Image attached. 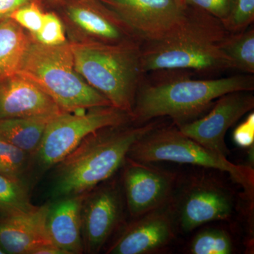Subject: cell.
Wrapping results in <instances>:
<instances>
[{"label": "cell", "instance_id": "cell-26", "mask_svg": "<svg viewBox=\"0 0 254 254\" xmlns=\"http://www.w3.org/2000/svg\"><path fill=\"white\" fill-rule=\"evenodd\" d=\"M44 14L39 3L34 0L16 10L10 15L9 18L23 29L29 31L32 36L41 29Z\"/></svg>", "mask_w": 254, "mask_h": 254}, {"label": "cell", "instance_id": "cell-4", "mask_svg": "<svg viewBox=\"0 0 254 254\" xmlns=\"http://www.w3.org/2000/svg\"><path fill=\"white\" fill-rule=\"evenodd\" d=\"M141 42L106 43L88 39L70 43L78 74L112 106L131 114L144 72Z\"/></svg>", "mask_w": 254, "mask_h": 254}, {"label": "cell", "instance_id": "cell-17", "mask_svg": "<svg viewBox=\"0 0 254 254\" xmlns=\"http://www.w3.org/2000/svg\"><path fill=\"white\" fill-rule=\"evenodd\" d=\"M86 193L57 198L48 205L46 227L52 242L66 254L84 252L81 234L82 203Z\"/></svg>", "mask_w": 254, "mask_h": 254}, {"label": "cell", "instance_id": "cell-1", "mask_svg": "<svg viewBox=\"0 0 254 254\" xmlns=\"http://www.w3.org/2000/svg\"><path fill=\"white\" fill-rule=\"evenodd\" d=\"M193 74L185 70L144 73L132 111L133 123L168 117L175 125H182L198 118L222 95L254 90L252 74L205 79L193 78Z\"/></svg>", "mask_w": 254, "mask_h": 254}, {"label": "cell", "instance_id": "cell-7", "mask_svg": "<svg viewBox=\"0 0 254 254\" xmlns=\"http://www.w3.org/2000/svg\"><path fill=\"white\" fill-rule=\"evenodd\" d=\"M131 123H133L131 114L113 106L96 107L88 112H64L48 122L34 155L39 166L48 170L59 163L93 132Z\"/></svg>", "mask_w": 254, "mask_h": 254}, {"label": "cell", "instance_id": "cell-29", "mask_svg": "<svg viewBox=\"0 0 254 254\" xmlns=\"http://www.w3.org/2000/svg\"><path fill=\"white\" fill-rule=\"evenodd\" d=\"M33 1L34 0H0V21L9 18L16 10Z\"/></svg>", "mask_w": 254, "mask_h": 254}, {"label": "cell", "instance_id": "cell-28", "mask_svg": "<svg viewBox=\"0 0 254 254\" xmlns=\"http://www.w3.org/2000/svg\"><path fill=\"white\" fill-rule=\"evenodd\" d=\"M235 143L242 148H248L254 143V113H251L245 121L235 128L233 133Z\"/></svg>", "mask_w": 254, "mask_h": 254}, {"label": "cell", "instance_id": "cell-13", "mask_svg": "<svg viewBox=\"0 0 254 254\" xmlns=\"http://www.w3.org/2000/svg\"><path fill=\"white\" fill-rule=\"evenodd\" d=\"M175 205L168 204L134 218L111 247L108 254H149L170 243L176 227Z\"/></svg>", "mask_w": 254, "mask_h": 254}, {"label": "cell", "instance_id": "cell-14", "mask_svg": "<svg viewBox=\"0 0 254 254\" xmlns=\"http://www.w3.org/2000/svg\"><path fill=\"white\" fill-rule=\"evenodd\" d=\"M63 113L49 95L22 75L0 81V119L53 118Z\"/></svg>", "mask_w": 254, "mask_h": 254}, {"label": "cell", "instance_id": "cell-24", "mask_svg": "<svg viewBox=\"0 0 254 254\" xmlns=\"http://www.w3.org/2000/svg\"><path fill=\"white\" fill-rule=\"evenodd\" d=\"M254 21V0H234L226 18L221 21L227 32L239 33L250 27Z\"/></svg>", "mask_w": 254, "mask_h": 254}, {"label": "cell", "instance_id": "cell-12", "mask_svg": "<svg viewBox=\"0 0 254 254\" xmlns=\"http://www.w3.org/2000/svg\"><path fill=\"white\" fill-rule=\"evenodd\" d=\"M105 182L87 192L82 203V240L85 252L90 254L98 253L103 248L123 213L118 187Z\"/></svg>", "mask_w": 254, "mask_h": 254}, {"label": "cell", "instance_id": "cell-6", "mask_svg": "<svg viewBox=\"0 0 254 254\" xmlns=\"http://www.w3.org/2000/svg\"><path fill=\"white\" fill-rule=\"evenodd\" d=\"M127 157L145 163L190 164L225 172L243 187L246 196L253 200V169L231 163L227 157L208 149L184 134L175 125L165 126L162 124L153 128L132 145Z\"/></svg>", "mask_w": 254, "mask_h": 254}, {"label": "cell", "instance_id": "cell-9", "mask_svg": "<svg viewBox=\"0 0 254 254\" xmlns=\"http://www.w3.org/2000/svg\"><path fill=\"white\" fill-rule=\"evenodd\" d=\"M252 91H234L215 100L205 116L176 125L186 136L215 153L227 157L225 138L230 127L254 108Z\"/></svg>", "mask_w": 254, "mask_h": 254}, {"label": "cell", "instance_id": "cell-23", "mask_svg": "<svg viewBox=\"0 0 254 254\" xmlns=\"http://www.w3.org/2000/svg\"><path fill=\"white\" fill-rule=\"evenodd\" d=\"M29 153L0 138V174L22 181L29 164Z\"/></svg>", "mask_w": 254, "mask_h": 254}, {"label": "cell", "instance_id": "cell-27", "mask_svg": "<svg viewBox=\"0 0 254 254\" xmlns=\"http://www.w3.org/2000/svg\"><path fill=\"white\" fill-rule=\"evenodd\" d=\"M234 0H185L187 6L205 11L220 21L226 18Z\"/></svg>", "mask_w": 254, "mask_h": 254}, {"label": "cell", "instance_id": "cell-15", "mask_svg": "<svg viewBox=\"0 0 254 254\" xmlns=\"http://www.w3.org/2000/svg\"><path fill=\"white\" fill-rule=\"evenodd\" d=\"M48 205L0 216V248L4 253L35 254L45 246L55 245L47 231Z\"/></svg>", "mask_w": 254, "mask_h": 254}, {"label": "cell", "instance_id": "cell-8", "mask_svg": "<svg viewBox=\"0 0 254 254\" xmlns=\"http://www.w3.org/2000/svg\"><path fill=\"white\" fill-rule=\"evenodd\" d=\"M141 43L166 35L181 21L185 0H99Z\"/></svg>", "mask_w": 254, "mask_h": 254}, {"label": "cell", "instance_id": "cell-16", "mask_svg": "<svg viewBox=\"0 0 254 254\" xmlns=\"http://www.w3.org/2000/svg\"><path fill=\"white\" fill-rule=\"evenodd\" d=\"M65 11L68 20L89 39L106 43L137 40L99 0L72 1Z\"/></svg>", "mask_w": 254, "mask_h": 254}, {"label": "cell", "instance_id": "cell-21", "mask_svg": "<svg viewBox=\"0 0 254 254\" xmlns=\"http://www.w3.org/2000/svg\"><path fill=\"white\" fill-rule=\"evenodd\" d=\"M22 181L0 174V213L9 214L34 208Z\"/></svg>", "mask_w": 254, "mask_h": 254}, {"label": "cell", "instance_id": "cell-31", "mask_svg": "<svg viewBox=\"0 0 254 254\" xmlns=\"http://www.w3.org/2000/svg\"><path fill=\"white\" fill-rule=\"evenodd\" d=\"M5 254L4 252H3V250H1V248H0V254Z\"/></svg>", "mask_w": 254, "mask_h": 254}, {"label": "cell", "instance_id": "cell-25", "mask_svg": "<svg viewBox=\"0 0 254 254\" xmlns=\"http://www.w3.org/2000/svg\"><path fill=\"white\" fill-rule=\"evenodd\" d=\"M31 37L33 41L45 46H59L66 42L63 22L53 12L45 13L41 29Z\"/></svg>", "mask_w": 254, "mask_h": 254}, {"label": "cell", "instance_id": "cell-11", "mask_svg": "<svg viewBox=\"0 0 254 254\" xmlns=\"http://www.w3.org/2000/svg\"><path fill=\"white\" fill-rule=\"evenodd\" d=\"M233 208L232 195L223 185L201 177L190 182L175 206L177 225L191 232L208 222L227 220Z\"/></svg>", "mask_w": 254, "mask_h": 254}, {"label": "cell", "instance_id": "cell-5", "mask_svg": "<svg viewBox=\"0 0 254 254\" xmlns=\"http://www.w3.org/2000/svg\"><path fill=\"white\" fill-rule=\"evenodd\" d=\"M17 73L36 83L63 111L112 106L104 95L78 74L68 42L49 46L31 38Z\"/></svg>", "mask_w": 254, "mask_h": 254}, {"label": "cell", "instance_id": "cell-10", "mask_svg": "<svg viewBox=\"0 0 254 254\" xmlns=\"http://www.w3.org/2000/svg\"><path fill=\"white\" fill-rule=\"evenodd\" d=\"M123 166L127 207L133 218L173 200L177 174L127 156Z\"/></svg>", "mask_w": 254, "mask_h": 254}, {"label": "cell", "instance_id": "cell-22", "mask_svg": "<svg viewBox=\"0 0 254 254\" xmlns=\"http://www.w3.org/2000/svg\"><path fill=\"white\" fill-rule=\"evenodd\" d=\"M232 252L233 244L230 235L217 228L198 232L190 246V252L193 254H230Z\"/></svg>", "mask_w": 254, "mask_h": 254}, {"label": "cell", "instance_id": "cell-18", "mask_svg": "<svg viewBox=\"0 0 254 254\" xmlns=\"http://www.w3.org/2000/svg\"><path fill=\"white\" fill-rule=\"evenodd\" d=\"M31 41L11 18L0 21V81L18 73Z\"/></svg>", "mask_w": 254, "mask_h": 254}, {"label": "cell", "instance_id": "cell-19", "mask_svg": "<svg viewBox=\"0 0 254 254\" xmlns=\"http://www.w3.org/2000/svg\"><path fill=\"white\" fill-rule=\"evenodd\" d=\"M51 119H0V138L34 155L41 144L47 125Z\"/></svg>", "mask_w": 254, "mask_h": 254}, {"label": "cell", "instance_id": "cell-20", "mask_svg": "<svg viewBox=\"0 0 254 254\" xmlns=\"http://www.w3.org/2000/svg\"><path fill=\"white\" fill-rule=\"evenodd\" d=\"M220 49L231 64L232 69L254 73V29L249 27L239 33H227L220 43Z\"/></svg>", "mask_w": 254, "mask_h": 254}, {"label": "cell", "instance_id": "cell-2", "mask_svg": "<svg viewBox=\"0 0 254 254\" xmlns=\"http://www.w3.org/2000/svg\"><path fill=\"white\" fill-rule=\"evenodd\" d=\"M227 33L218 18L188 6L181 21L166 35L142 43L143 72L185 70L208 76L232 69L220 46Z\"/></svg>", "mask_w": 254, "mask_h": 254}, {"label": "cell", "instance_id": "cell-3", "mask_svg": "<svg viewBox=\"0 0 254 254\" xmlns=\"http://www.w3.org/2000/svg\"><path fill=\"white\" fill-rule=\"evenodd\" d=\"M162 124L155 119L105 127L88 135L55 165L53 198L83 194L109 180L123 166L132 145Z\"/></svg>", "mask_w": 254, "mask_h": 254}, {"label": "cell", "instance_id": "cell-30", "mask_svg": "<svg viewBox=\"0 0 254 254\" xmlns=\"http://www.w3.org/2000/svg\"><path fill=\"white\" fill-rule=\"evenodd\" d=\"M47 1H49L52 4H59V3L63 2L64 0H47Z\"/></svg>", "mask_w": 254, "mask_h": 254}]
</instances>
